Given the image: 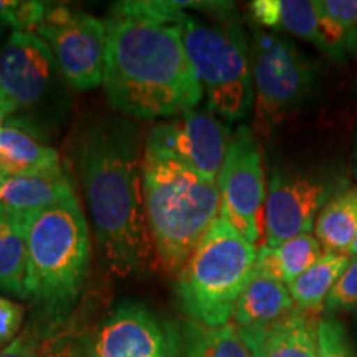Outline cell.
I'll return each mask as SVG.
<instances>
[{
    "label": "cell",
    "mask_w": 357,
    "mask_h": 357,
    "mask_svg": "<svg viewBox=\"0 0 357 357\" xmlns=\"http://www.w3.org/2000/svg\"><path fill=\"white\" fill-rule=\"evenodd\" d=\"M352 174L357 178V132L354 136V144H352Z\"/></svg>",
    "instance_id": "cell-33"
},
{
    "label": "cell",
    "mask_w": 357,
    "mask_h": 357,
    "mask_svg": "<svg viewBox=\"0 0 357 357\" xmlns=\"http://www.w3.org/2000/svg\"><path fill=\"white\" fill-rule=\"evenodd\" d=\"M252 19L266 29L296 35L331 60L347 56V33L319 6V0H253Z\"/></svg>",
    "instance_id": "cell-14"
},
{
    "label": "cell",
    "mask_w": 357,
    "mask_h": 357,
    "mask_svg": "<svg viewBox=\"0 0 357 357\" xmlns=\"http://www.w3.org/2000/svg\"><path fill=\"white\" fill-rule=\"evenodd\" d=\"M17 108L13 106V102L8 100V98L0 91V124H3L6 119H8V116L12 113H15Z\"/></svg>",
    "instance_id": "cell-31"
},
{
    "label": "cell",
    "mask_w": 357,
    "mask_h": 357,
    "mask_svg": "<svg viewBox=\"0 0 357 357\" xmlns=\"http://www.w3.org/2000/svg\"><path fill=\"white\" fill-rule=\"evenodd\" d=\"M58 68L55 56L35 32H12L0 48V91L17 109L37 105Z\"/></svg>",
    "instance_id": "cell-13"
},
{
    "label": "cell",
    "mask_w": 357,
    "mask_h": 357,
    "mask_svg": "<svg viewBox=\"0 0 357 357\" xmlns=\"http://www.w3.org/2000/svg\"><path fill=\"white\" fill-rule=\"evenodd\" d=\"M324 247L314 235L306 234L289 238L276 247L258 248L255 273L271 276L288 287L323 257Z\"/></svg>",
    "instance_id": "cell-20"
},
{
    "label": "cell",
    "mask_w": 357,
    "mask_h": 357,
    "mask_svg": "<svg viewBox=\"0 0 357 357\" xmlns=\"http://www.w3.org/2000/svg\"><path fill=\"white\" fill-rule=\"evenodd\" d=\"M252 77L253 132L271 136L311 96L316 84V65L288 38L278 33L253 30Z\"/></svg>",
    "instance_id": "cell-7"
},
{
    "label": "cell",
    "mask_w": 357,
    "mask_h": 357,
    "mask_svg": "<svg viewBox=\"0 0 357 357\" xmlns=\"http://www.w3.org/2000/svg\"><path fill=\"white\" fill-rule=\"evenodd\" d=\"M105 20V86L114 109L137 119L176 118L204 98L176 24L146 13L137 0L116 2Z\"/></svg>",
    "instance_id": "cell-1"
},
{
    "label": "cell",
    "mask_w": 357,
    "mask_h": 357,
    "mask_svg": "<svg viewBox=\"0 0 357 357\" xmlns=\"http://www.w3.org/2000/svg\"><path fill=\"white\" fill-rule=\"evenodd\" d=\"M351 187L333 166L275 167L268 181L265 247H276L314 229L321 211L334 195Z\"/></svg>",
    "instance_id": "cell-8"
},
{
    "label": "cell",
    "mask_w": 357,
    "mask_h": 357,
    "mask_svg": "<svg viewBox=\"0 0 357 357\" xmlns=\"http://www.w3.org/2000/svg\"><path fill=\"white\" fill-rule=\"evenodd\" d=\"M231 137L234 131L217 114L208 108H194L155 124L147 134L146 146L217 182Z\"/></svg>",
    "instance_id": "cell-11"
},
{
    "label": "cell",
    "mask_w": 357,
    "mask_h": 357,
    "mask_svg": "<svg viewBox=\"0 0 357 357\" xmlns=\"http://www.w3.org/2000/svg\"><path fill=\"white\" fill-rule=\"evenodd\" d=\"M17 0H0V26H12Z\"/></svg>",
    "instance_id": "cell-30"
},
{
    "label": "cell",
    "mask_w": 357,
    "mask_h": 357,
    "mask_svg": "<svg viewBox=\"0 0 357 357\" xmlns=\"http://www.w3.org/2000/svg\"><path fill=\"white\" fill-rule=\"evenodd\" d=\"M220 217L257 247L265 242V207L268 187L261 151L248 126L234 131L222 171L217 177Z\"/></svg>",
    "instance_id": "cell-9"
},
{
    "label": "cell",
    "mask_w": 357,
    "mask_h": 357,
    "mask_svg": "<svg viewBox=\"0 0 357 357\" xmlns=\"http://www.w3.org/2000/svg\"><path fill=\"white\" fill-rule=\"evenodd\" d=\"M40 357H93L91 341L75 334H55L40 341Z\"/></svg>",
    "instance_id": "cell-26"
},
{
    "label": "cell",
    "mask_w": 357,
    "mask_h": 357,
    "mask_svg": "<svg viewBox=\"0 0 357 357\" xmlns=\"http://www.w3.org/2000/svg\"><path fill=\"white\" fill-rule=\"evenodd\" d=\"M324 307L328 314L357 310V257L351 258L349 265L339 276L337 283L334 284L326 300Z\"/></svg>",
    "instance_id": "cell-25"
},
{
    "label": "cell",
    "mask_w": 357,
    "mask_h": 357,
    "mask_svg": "<svg viewBox=\"0 0 357 357\" xmlns=\"http://www.w3.org/2000/svg\"><path fill=\"white\" fill-rule=\"evenodd\" d=\"M0 126H2V124H0Z\"/></svg>",
    "instance_id": "cell-36"
},
{
    "label": "cell",
    "mask_w": 357,
    "mask_h": 357,
    "mask_svg": "<svg viewBox=\"0 0 357 357\" xmlns=\"http://www.w3.org/2000/svg\"><path fill=\"white\" fill-rule=\"evenodd\" d=\"M142 187L155 257L169 275L177 276L220 217L217 182L146 146Z\"/></svg>",
    "instance_id": "cell-4"
},
{
    "label": "cell",
    "mask_w": 357,
    "mask_h": 357,
    "mask_svg": "<svg viewBox=\"0 0 357 357\" xmlns=\"http://www.w3.org/2000/svg\"><path fill=\"white\" fill-rule=\"evenodd\" d=\"M24 306L0 293V349L19 337L24 323Z\"/></svg>",
    "instance_id": "cell-27"
},
{
    "label": "cell",
    "mask_w": 357,
    "mask_h": 357,
    "mask_svg": "<svg viewBox=\"0 0 357 357\" xmlns=\"http://www.w3.org/2000/svg\"><path fill=\"white\" fill-rule=\"evenodd\" d=\"M258 248L218 217L177 275L181 311L194 323L230 324L240 294L255 275Z\"/></svg>",
    "instance_id": "cell-5"
},
{
    "label": "cell",
    "mask_w": 357,
    "mask_h": 357,
    "mask_svg": "<svg viewBox=\"0 0 357 357\" xmlns=\"http://www.w3.org/2000/svg\"><path fill=\"white\" fill-rule=\"evenodd\" d=\"M316 238L326 252H347L357 236V185L329 200L316 220Z\"/></svg>",
    "instance_id": "cell-23"
},
{
    "label": "cell",
    "mask_w": 357,
    "mask_h": 357,
    "mask_svg": "<svg viewBox=\"0 0 357 357\" xmlns=\"http://www.w3.org/2000/svg\"><path fill=\"white\" fill-rule=\"evenodd\" d=\"M26 215L0 207V293L26 300Z\"/></svg>",
    "instance_id": "cell-19"
},
{
    "label": "cell",
    "mask_w": 357,
    "mask_h": 357,
    "mask_svg": "<svg viewBox=\"0 0 357 357\" xmlns=\"http://www.w3.org/2000/svg\"><path fill=\"white\" fill-rule=\"evenodd\" d=\"M35 33L50 47L58 70L79 91L102 84L106 61V24L73 7H48Z\"/></svg>",
    "instance_id": "cell-10"
},
{
    "label": "cell",
    "mask_w": 357,
    "mask_h": 357,
    "mask_svg": "<svg viewBox=\"0 0 357 357\" xmlns=\"http://www.w3.org/2000/svg\"><path fill=\"white\" fill-rule=\"evenodd\" d=\"M319 6L342 29L357 26V0H319Z\"/></svg>",
    "instance_id": "cell-28"
},
{
    "label": "cell",
    "mask_w": 357,
    "mask_h": 357,
    "mask_svg": "<svg viewBox=\"0 0 357 357\" xmlns=\"http://www.w3.org/2000/svg\"><path fill=\"white\" fill-rule=\"evenodd\" d=\"M318 357H357L346 326L336 318L318 324Z\"/></svg>",
    "instance_id": "cell-24"
},
{
    "label": "cell",
    "mask_w": 357,
    "mask_h": 357,
    "mask_svg": "<svg viewBox=\"0 0 357 357\" xmlns=\"http://www.w3.org/2000/svg\"><path fill=\"white\" fill-rule=\"evenodd\" d=\"M93 357H176L174 328L141 303H123L91 341Z\"/></svg>",
    "instance_id": "cell-12"
},
{
    "label": "cell",
    "mask_w": 357,
    "mask_h": 357,
    "mask_svg": "<svg viewBox=\"0 0 357 357\" xmlns=\"http://www.w3.org/2000/svg\"><path fill=\"white\" fill-rule=\"evenodd\" d=\"M176 25L195 71L207 108L225 121H242L253 111L252 60L242 25L234 20L205 24L185 10Z\"/></svg>",
    "instance_id": "cell-6"
},
{
    "label": "cell",
    "mask_w": 357,
    "mask_h": 357,
    "mask_svg": "<svg viewBox=\"0 0 357 357\" xmlns=\"http://www.w3.org/2000/svg\"><path fill=\"white\" fill-rule=\"evenodd\" d=\"M91 261L88 223L77 194L26 213V300L61 323L82 293Z\"/></svg>",
    "instance_id": "cell-3"
},
{
    "label": "cell",
    "mask_w": 357,
    "mask_h": 357,
    "mask_svg": "<svg viewBox=\"0 0 357 357\" xmlns=\"http://www.w3.org/2000/svg\"><path fill=\"white\" fill-rule=\"evenodd\" d=\"M0 357H40V341L26 331L0 349Z\"/></svg>",
    "instance_id": "cell-29"
},
{
    "label": "cell",
    "mask_w": 357,
    "mask_h": 357,
    "mask_svg": "<svg viewBox=\"0 0 357 357\" xmlns=\"http://www.w3.org/2000/svg\"><path fill=\"white\" fill-rule=\"evenodd\" d=\"M3 178H6V177H3V176H2V174H0V182H2V181H3Z\"/></svg>",
    "instance_id": "cell-35"
},
{
    "label": "cell",
    "mask_w": 357,
    "mask_h": 357,
    "mask_svg": "<svg viewBox=\"0 0 357 357\" xmlns=\"http://www.w3.org/2000/svg\"><path fill=\"white\" fill-rule=\"evenodd\" d=\"M351 258L344 252H326L314 265L288 284L296 310L318 312L326 305L329 293L339 276L349 265Z\"/></svg>",
    "instance_id": "cell-22"
},
{
    "label": "cell",
    "mask_w": 357,
    "mask_h": 357,
    "mask_svg": "<svg viewBox=\"0 0 357 357\" xmlns=\"http://www.w3.org/2000/svg\"><path fill=\"white\" fill-rule=\"evenodd\" d=\"M134 139L126 126H96L79 142L77 154L98 247L118 275L144 270L155 255Z\"/></svg>",
    "instance_id": "cell-2"
},
{
    "label": "cell",
    "mask_w": 357,
    "mask_h": 357,
    "mask_svg": "<svg viewBox=\"0 0 357 357\" xmlns=\"http://www.w3.org/2000/svg\"><path fill=\"white\" fill-rule=\"evenodd\" d=\"M316 312L294 310L275 323L236 329L252 357H318Z\"/></svg>",
    "instance_id": "cell-15"
},
{
    "label": "cell",
    "mask_w": 357,
    "mask_h": 357,
    "mask_svg": "<svg viewBox=\"0 0 357 357\" xmlns=\"http://www.w3.org/2000/svg\"><path fill=\"white\" fill-rule=\"evenodd\" d=\"M61 169L60 155L35 129L22 119L8 118L0 126V174L25 176V174L50 172Z\"/></svg>",
    "instance_id": "cell-16"
},
{
    "label": "cell",
    "mask_w": 357,
    "mask_h": 357,
    "mask_svg": "<svg viewBox=\"0 0 357 357\" xmlns=\"http://www.w3.org/2000/svg\"><path fill=\"white\" fill-rule=\"evenodd\" d=\"M347 255H354V257H357V236H356L354 242H352L349 250H347Z\"/></svg>",
    "instance_id": "cell-34"
},
{
    "label": "cell",
    "mask_w": 357,
    "mask_h": 357,
    "mask_svg": "<svg viewBox=\"0 0 357 357\" xmlns=\"http://www.w3.org/2000/svg\"><path fill=\"white\" fill-rule=\"evenodd\" d=\"M296 310L288 287L271 276L255 273L240 294L234 311L235 328H258L275 323Z\"/></svg>",
    "instance_id": "cell-18"
},
{
    "label": "cell",
    "mask_w": 357,
    "mask_h": 357,
    "mask_svg": "<svg viewBox=\"0 0 357 357\" xmlns=\"http://www.w3.org/2000/svg\"><path fill=\"white\" fill-rule=\"evenodd\" d=\"M176 357H252L235 326L220 328L185 321L174 328Z\"/></svg>",
    "instance_id": "cell-21"
},
{
    "label": "cell",
    "mask_w": 357,
    "mask_h": 357,
    "mask_svg": "<svg viewBox=\"0 0 357 357\" xmlns=\"http://www.w3.org/2000/svg\"><path fill=\"white\" fill-rule=\"evenodd\" d=\"M73 194V185L65 176L63 169L25 176H8L0 182V207L26 215Z\"/></svg>",
    "instance_id": "cell-17"
},
{
    "label": "cell",
    "mask_w": 357,
    "mask_h": 357,
    "mask_svg": "<svg viewBox=\"0 0 357 357\" xmlns=\"http://www.w3.org/2000/svg\"><path fill=\"white\" fill-rule=\"evenodd\" d=\"M346 48H347V55H351L357 61V26L356 29L349 30V33H347Z\"/></svg>",
    "instance_id": "cell-32"
}]
</instances>
